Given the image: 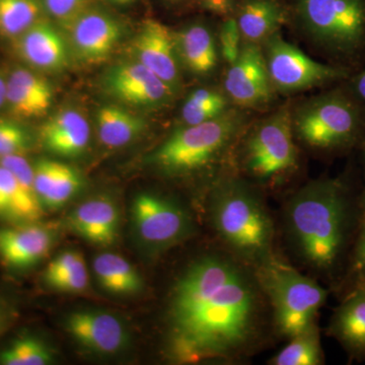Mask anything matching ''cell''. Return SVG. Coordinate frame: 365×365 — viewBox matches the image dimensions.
<instances>
[{
	"instance_id": "obj_1",
	"label": "cell",
	"mask_w": 365,
	"mask_h": 365,
	"mask_svg": "<svg viewBox=\"0 0 365 365\" xmlns=\"http://www.w3.org/2000/svg\"><path fill=\"white\" fill-rule=\"evenodd\" d=\"M167 307V353L177 364L237 361L263 341L270 307L254 268L230 252L186 266Z\"/></svg>"
},
{
	"instance_id": "obj_2",
	"label": "cell",
	"mask_w": 365,
	"mask_h": 365,
	"mask_svg": "<svg viewBox=\"0 0 365 365\" xmlns=\"http://www.w3.org/2000/svg\"><path fill=\"white\" fill-rule=\"evenodd\" d=\"M354 206L344 182L314 180L288 201L285 222L292 246L302 261L327 276L337 272L353 232Z\"/></svg>"
},
{
	"instance_id": "obj_3",
	"label": "cell",
	"mask_w": 365,
	"mask_h": 365,
	"mask_svg": "<svg viewBox=\"0 0 365 365\" xmlns=\"http://www.w3.org/2000/svg\"><path fill=\"white\" fill-rule=\"evenodd\" d=\"M209 218L227 251L255 268L272 258V218L258 190L244 178H220L209 200Z\"/></svg>"
},
{
	"instance_id": "obj_4",
	"label": "cell",
	"mask_w": 365,
	"mask_h": 365,
	"mask_svg": "<svg viewBox=\"0 0 365 365\" xmlns=\"http://www.w3.org/2000/svg\"><path fill=\"white\" fill-rule=\"evenodd\" d=\"M248 127L245 110L232 107L222 116L197 125H180L150 157L168 176H186L220 162Z\"/></svg>"
},
{
	"instance_id": "obj_5",
	"label": "cell",
	"mask_w": 365,
	"mask_h": 365,
	"mask_svg": "<svg viewBox=\"0 0 365 365\" xmlns=\"http://www.w3.org/2000/svg\"><path fill=\"white\" fill-rule=\"evenodd\" d=\"M254 270L281 336L290 339L316 323L328 290L275 256Z\"/></svg>"
},
{
	"instance_id": "obj_6",
	"label": "cell",
	"mask_w": 365,
	"mask_h": 365,
	"mask_svg": "<svg viewBox=\"0 0 365 365\" xmlns=\"http://www.w3.org/2000/svg\"><path fill=\"white\" fill-rule=\"evenodd\" d=\"M295 140L319 151L344 150L361 138L364 118L356 98L333 90L292 108Z\"/></svg>"
},
{
	"instance_id": "obj_7",
	"label": "cell",
	"mask_w": 365,
	"mask_h": 365,
	"mask_svg": "<svg viewBox=\"0 0 365 365\" xmlns=\"http://www.w3.org/2000/svg\"><path fill=\"white\" fill-rule=\"evenodd\" d=\"M239 141L240 165L242 172L255 181H278L299 165L290 106H282L253 126L247 127Z\"/></svg>"
},
{
	"instance_id": "obj_8",
	"label": "cell",
	"mask_w": 365,
	"mask_h": 365,
	"mask_svg": "<svg viewBox=\"0 0 365 365\" xmlns=\"http://www.w3.org/2000/svg\"><path fill=\"white\" fill-rule=\"evenodd\" d=\"M302 32L319 48L351 55L365 45L364 0H295Z\"/></svg>"
},
{
	"instance_id": "obj_9",
	"label": "cell",
	"mask_w": 365,
	"mask_h": 365,
	"mask_svg": "<svg viewBox=\"0 0 365 365\" xmlns=\"http://www.w3.org/2000/svg\"><path fill=\"white\" fill-rule=\"evenodd\" d=\"M261 48L271 83L278 93L312 90L344 78L348 74L344 68L316 61L283 39L280 32L264 41Z\"/></svg>"
},
{
	"instance_id": "obj_10",
	"label": "cell",
	"mask_w": 365,
	"mask_h": 365,
	"mask_svg": "<svg viewBox=\"0 0 365 365\" xmlns=\"http://www.w3.org/2000/svg\"><path fill=\"white\" fill-rule=\"evenodd\" d=\"M131 215L139 244L151 254L177 246L193 232V222L186 209L158 194H138L132 203Z\"/></svg>"
},
{
	"instance_id": "obj_11",
	"label": "cell",
	"mask_w": 365,
	"mask_h": 365,
	"mask_svg": "<svg viewBox=\"0 0 365 365\" xmlns=\"http://www.w3.org/2000/svg\"><path fill=\"white\" fill-rule=\"evenodd\" d=\"M222 90L242 110L261 109L272 102L274 91L261 45L242 44L234 63L227 66Z\"/></svg>"
},
{
	"instance_id": "obj_12",
	"label": "cell",
	"mask_w": 365,
	"mask_h": 365,
	"mask_svg": "<svg viewBox=\"0 0 365 365\" xmlns=\"http://www.w3.org/2000/svg\"><path fill=\"white\" fill-rule=\"evenodd\" d=\"M103 86L120 102L148 109L165 107L175 97L162 79L137 60L110 67L104 74Z\"/></svg>"
},
{
	"instance_id": "obj_13",
	"label": "cell",
	"mask_w": 365,
	"mask_h": 365,
	"mask_svg": "<svg viewBox=\"0 0 365 365\" xmlns=\"http://www.w3.org/2000/svg\"><path fill=\"white\" fill-rule=\"evenodd\" d=\"M135 60L162 79L175 96L182 88V67L174 32L160 21L146 20L132 44Z\"/></svg>"
},
{
	"instance_id": "obj_14",
	"label": "cell",
	"mask_w": 365,
	"mask_h": 365,
	"mask_svg": "<svg viewBox=\"0 0 365 365\" xmlns=\"http://www.w3.org/2000/svg\"><path fill=\"white\" fill-rule=\"evenodd\" d=\"M56 230L39 222L0 225V262L14 271L37 266L54 247Z\"/></svg>"
},
{
	"instance_id": "obj_15",
	"label": "cell",
	"mask_w": 365,
	"mask_h": 365,
	"mask_svg": "<svg viewBox=\"0 0 365 365\" xmlns=\"http://www.w3.org/2000/svg\"><path fill=\"white\" fill-rule=\"evenodd\" d=\"M66 329L79 345L97 354H116L128 345L126 326L115 314L107 312H73L67 316Z\"/></svg>"
},
{
	"instance_id": "obj_16",
	"label": "cell",
	"mask_w": 365,
	"mask_h": 365,
	"mask_svg": "<svg viewBox=\"0 0 365 365\" xmlns=\"http://www.w3.org/2000/svg\"><path fill=\"white\" fill-rule=\"evenodd\" d=\"M71 25L74 50L79 58L90 63L108 58L123 36L119 21L98 9H86Z\"/></svg>"
},
{
	"instance_id": "obj_17",
	"label": "cell",
	"mask_w": 365,
	"mask_h": 365,
	"mask_svg": "<svg viewBox=\"0 0 365 365\" xmlns=\"http://www.w3.org/2000/svg\"><path fill=\"white\" fill-rule=\"evenodd\" d=\"M329 334L351 359L365 360V280L351 283V289L334 311Z\"/></svg>"
},
{
	"instance_id": "obj_18",
	"label": "cell",
	"mask_w": 365,
	"mask_h": 365,
	"mask_svg": "<svg viewBox=\"0 0 365 365\" xmlns=\"http://www.w3.org/2000/svg\"><path fill=\"white\" fill-rule=\"evenodd\" d=\"M174 36L182 68L198 78L215 73L222 57L217 38L210 26L195 21L174 32Z\"/></svg>"
},
{
	"instance_id": "obj_19",
	"label": "cell",
	"mask_w": 365,
	"mask_h": 365,
	"mask_svg": "<svg viewBox=\"0 0 365 365\" xmlns=\"http://www.w3.org/2000/svg\"><path fill=\"white\" fill-rule=\"evenodd\" d=\"M119 223V209L107 197L86 201L68 216L72 232L97 246H110L116 242Z\"/></svg>"
},
{
	"instance_id": "obj_20",
	"label": "cell",
	"mask_w": 365,
	"mask_h": 365,
	"mask_svg": "<svg viewBox=\"0 0 365 365\" xmlns=\"http://www.w3.org/2000/svg\"><path fill=\"white\" fill-rule=\"evenodd\" d=\"M40 139L49 153L63 158L79 157L90 143V124L81 112L64 110L43 125Z\"/></svg>"
},
{
	"instance_id": "obj_21",
	"label": "cell",
	"mask_w": 365,
	"mask_h": 365,
	"mask_svg": "<svg viewBox=\"0 0 365 365\" xmlns=\"http://www.w3.org/2000/svg\"><path fill=\"white\" fill-rule=\"evenodd\" d=\"M83 185L81 175L66 163L40 160L34 165V187L43 208L57 210L63 207Z\"/></svg>"
},
{
	"instance_id": "obj_22",
	"label": "cell",
	"mask_w": 365,
	"mask_h": 365,
	"mask_svg": "<svg viewBox=\"0 0 365 365\" xmlns=\"http://www.w3.org/2000/svg\"><path fill=\"white\" fill-rule=\"evenodd\" d=\"M16 39V51L30 66L48 71H59L66 66V43L56 29L47 21H38Z\"/></svg>"
},
{
	"instance_id": "obj_23",
	"label": "cell",
	"mask_w": 365,
	"mask_h": 365,
	"mask_svg": "<svg viewBox=\"0 0 365 365\" xmlns=\"http://www.w3.org/2000/svg\"><path fill=\"white\" fill-rule=\"evenodd\" d=\"M52 101L51 85L28 69H16L6 79V103L16 116H42L51 107Z\"/></svg>"
},
{
	"instance_id": "obj_24",
	"label": "cell",
	"mask_w": 365,
	"mask_h": 365,
	"mask_svg": "<svg viewBox=\"0 0 365 365\" xmlns=\"http://www.w3.org/2000/svg\"><path fill=\"white\" fill-rule=\"evenodd\" d=\"M235 11L242 42L248 44L261 45L280 32L288 20L287 11L277 0H242Z\"/></svg>"
},
{
	"instance_id": "obj_25",
	"label": "cell",
	"mask_w": 365,
	"mask_h": 365,
	"mask_svg": "<svg viewBox=\"0 0 365 365\" xmlns=\"http://www.w3.org/2000/svg\"><path fill=\"white\" fill-rule=\"evenodd\" d=\"M44 215L37 196L0 165V222L21 225L39 222Z\"/></svg>"
},
{
	"instance_id": "obj_26",
	"label": "cell",
	"mask_w": 365,
	"mask_h": 365,
	"mask_svg": "<svg viewBox=\"0 0 365 365\" xmlns=\"http://www.w3.org/2000/svg\"><path fill=\"white\" fill-rule=\"evenodd\" d=\"M93 270L98 284L109 294L131 295L143 290L140 274L121 255H98L93 259Z\"/></svg>"
},
{
	"instance_id": "obj_27",
	"label": "cell",
	"mask_w": 365,
	"mask_h": 365,
	"mask_svg": "<svg viewBox=\"0 0 365 365\" xmlns=\"http://www.w3.org/2000/svg\"><path fill=\"white\" fill-rule=\"evenodd\" d=\"M98 138L107 148L127 145L141 135L146 128L143 118L115 105H105L98 110Z\"/></svg>"
},
{
	"instance_id": "obj_28",
	"label": "cell",
	"mask_w": 365,
	"mask_h": 365,
	"mask_svg": "<svg viewBox=\"0 0 365 365\" xmlns=\"http://www.w3.org/2000/svg\"><path fill=\"white\" fill-rule=\"evenodd\" d=\"M234 105L223 90L198 88L187 96L181 109V125H197L216 119Z\"/></svg>"
},
{
	"instance_id": "obj_29",
	"label": "cell",
	"mask_w": 365,
	"mask_h": 365,
	"mask_svg": "<svg viewBox=\"0 0 365 365\" xmlns=\"http://www.w3.org/2000/svg\"><path fill=\"white\" fill-rule=\"evenodd\" d=\"M280 350L269 364L273 365H319L325 361L317 323L309 326Z\"/></svg>"
},
{
	"instance_id": "obj_30",
	"label": "cell",
	"mask_w": 365,
	"mask_h": 365,
	"mask_svg": "<svg viewBox=\"0 0 365 365\" xmlns=\"http://www.w3.org/2000/svg\"><path fill=\"white\" fill-rule=\"evenodd\" d=\"M53 360L50 346L32 334H21L0 350L1 365H47Z\"/></svg>"
},
{
	"instance_id": "obj_31",
	"label": "cell",
	"mask_w": 365,
	"mask_h": 365,
	"mask_svg": "<svg viewBox=\"0 0 365 365\" xmlns=\"http://www.w3.org/2000/svg\"><path fill=\"white\" fill-rule=\"evenodd\" d=\"M38 0H0V36L18 38L39 21Z\"/></svg>"
},
{
	"instance_id": "obj_32",
	"label": "cell",
	"mask_w": 365,
	"mask_h": 365,
	"mask_svg": "<svg viewBox=\"0 0 365 365\" xmlns=\"http://www.w3.org/2000/svg\"><path fill=\"white\" fill-rule=\"evenodd\" d=\"M30 132L11 120L0 119V158L25 155L32 146Z\"/></svg>"
},
{
	"instance_id": "obj_33",
	"label": "cell",
	"mask_w": 365,
	"mask_h": 365,
	"mask_svg": "<svg viewBox=\"0 0 365 365\" xmlns=\"http://www.w3.org/2000/svg\"><path fill=\"white\" fill-rule=\"evenodd\" d=\"M220 57L227 66L234 63L241 53L242 38L234 16H228L220 25L217 37Z\"/></svg>"
},
{
	"instance_id": "obj_34",
	"label": "cell",
	"mask_w": 365,
	"mask_h": 365,
	"mask_svg": "<svg viewBox=\"0 0 365 365\" xmlns=\"http://www.w3.org/2000/svg\"><path fill=\"white\" fill-rule=\"evenodd\" d=\"M48 287L58 292L81 294L88 287V271L85 258L78 262L73 270L63 277L53 281Z\"/></svg>"
},
{
	"instance_id": "obj_35",
	"label": "cell",
	"mask_w": 365,
	"mask_h": 365,
	"mask_svg": "<svg viewBox=\"0 0 365 365\" xmlns=\"http://www.w3.org/2000/svg\"><path fill=\"white\" fill-rule=\"evenodd\" d=\"M83 258V255L76 250H66L60 253L48 264L47 268H46L44 272L46 284L49 285L53 281L59 279L71 273Z\"/></svg>"
},
{
	"instance_id": "obj_36",
	"label": "cell",
	"mask_w": 365,
	"mask_h": 365,
	"mask_svg": "<svg viewBox=\"0 0 365 365\" xmlns=\"http://www.w3.org/2000/svg\"><path fill=\"white\" fill-rule=\"evenodd\" d=\"M359 223L350 252L349 274L351 283L356 280H365V217L359 218Z\"/></svg>"
},
{
	"instance_id": "obj_37",
	"label": "cell",
	"mask_w": 365,
	"mask_h": 365,
	"mask_svg": "<svg viewBox=\"0 0 365 365\" xmlns=\"http://www.w3.org/2000/svg\"><path fill=\"white\" fill-rule=\"evenodd\" d=\"M88 0H42L43 6L57 20L71 24L86 9Z\"/></svg>"
},
{
	"instance_id": "obj_38",
	"label": "cell",
	"mask_w": 365,
	"mask_h": 365,
	"mask_svg": "<svg viewBox=\"0 0 365 365\" xmlns=\"http://www.w3.org/2000/svg\"><path fill=\"white\" fill-rule=\"evenodd\" d=\"M0 165L9 170L16 179L29 191L35 194L34 187V165L24 155H14L0 158Z\"/></svg>"
},
{
	"instance_id": "obj_39",
	"label": "cell",
	"mask_w": 365,
	"mask_h": 365,
	"mask_svg": "<svg viewBox=\"0 0 365 365\" xmlns=\"http://www.w3.org/2000/svg\"><path fill=\"white\" fill-rule=\"evenodd\" d=\"M18 317L16 302L9 295L0 292V338L14 326Z\"/></svg>"
},
{
	"instance_id": "obj_40",
	"label": "cell",
	"mask_w": 365,
	"mask_h": 365,
	"mask_svg": "<svg viewBox=\"0 0 365 365\" xmlns=\"http://www.w3.org/2000/svg\"><path fill=\"white\" fill-rule=\"evenodd\" d=\"M201 6L210 13L218 16H232L235 9V0H199Z\"/></svg>"
},
{
	"instance_id": "obj_41",
	"label": "cell",
	"mask_w": 365,
	"mask_h": 365,
	"mask_svg": "<svg viewBox=\"0 0 365 365\" xmlns=\"http://www.w3.org/2000/svg\"><path fill=\"white\" fill-rule=\"evenodd\" d=\"M353 93L356 100L365 103V68L353 81Z\"/></svg>"
},
{
	"instance_id": "obj_42",
	"label": "cell",
	"mask_w": 365,
	"mask_h": 365,
	"mask_svg": "<svg viewBox=\"0 0 365 365\" xmlns=\"http://www.w3.org/2000/svg\"><path fill=\"white\" fill-rule=\"evenodd\" d=\"M6 81L0 74V108L6 103Z\"/></svg>"
},
{
	"instance_id": "obj_43",
	"label": "cell",
	"mask_w": 365,
	"mask_h": 365,
	"mask_svg": "<svg viewBox=\"0 0 365 365\" xmlns=\"http://www.w3.org/2000/svg\"><path fill=\"white\" fill-rule=\"evenodd\" d=\"M359 218L365 217V189L364 193H362L361 197H360L359 204Z\"/></svg>"
},
{
	"instance_id": "obj_44",
	"label": "cell",
	"mask_w": 365,
	"mask_h": 365,
	"mask_svg": "<svg viewBox=\"0 0 365 365\" xmlns=\"http://www.w3.org/2000/svg\"><path fill=\"white\" fill-rule=\"evenodd\" d=\"M165 4H170V6H177V4H181L185 0H163Z\"/></svg>"
},
{
	"instance_id": "obj_45",
	"label": "cell",
	"mask_w": 365,
	"mask_h": 365,
	"mask_svg": "<svg viewBox=\"0 0 365 365\" xmlns=\"http://www.w3.org/2000/svg\"><path fill=\"white\" fill-rule=\"evenodd\" d=\"M111 1L118 4H130V2L134 1V0H111Z\"/></svg>"
},
{
	"instance_id": "obj_46",
	"label": "cell",
	"mask_w": 365,
	"mask_h": 365,
	"mask_svg": "<svg viewBox=\"0 0 365 365\" xmlns=\"http://www.w3.org/2000/svg\"><path fill=\"white\" fill-rule=\"evenodd\" d=\"M361 150H362V157H364V160L365 162V134L362 136L361 138Z\"/></svg>"
}]
</instances>
